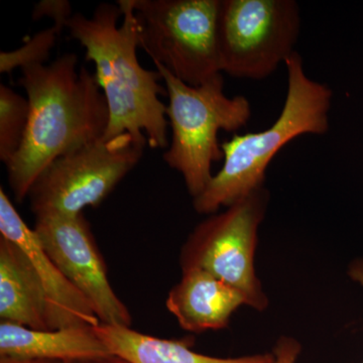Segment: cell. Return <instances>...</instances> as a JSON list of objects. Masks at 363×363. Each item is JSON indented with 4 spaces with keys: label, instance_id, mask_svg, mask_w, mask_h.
I'll return each instance as SVG.
<instances>
[{
    "label": "cell",
    "instance_id": "1",
    "mask_svg": "<svg viewBox=\"0 0 363 363\" xmlns=\"http://www.w3.org/2000/svg\"><path fill=\"white\" fill-rule=\"evenodd\" d=\"M78 57L67 52L45 65L21 69L18 83L30 104L25 138L7 164L16 202L28 198L45 168L60 157L104 138L109 123L106 100L95 77Z\"/></svg>",
    "mask_w": 363,
    "mask_h": 363
},
{
    "label": "cell",
    "instance_id": "2",
    "mask_svg": "<svg viewBox=\"0 0 363 363\" xmlns=\"http://www.w3.org/2000/svg\"><path fill=\"white\" fill-rule=\"evenodd\" d=\"M71 39L84 48L86 60L95 65L94 75L109 111L104 138L130 133L147 138L152 149H168L167 105L160 96V72L140 64L138 20L133 0L100 4L92 16H72L66 25Z\"/></svg>",
    "mask_w": 363,
    "mask_h": 363
},
{
    "label": "cell",
    "instance_id": "3",
    "mask_svg": "<svg viewBox=\"0 0 363 363\" xmlns=\"http://www.w3.org/2000/svg\"><path fill=\"white\" fill-rule=\"evenodd\" d=\"M288 75L285 104L267 130L233 135L221 143L223 164L206 189L193 199L196 211L214 214L264 187L267 167L279 150L298 136L322 135L330 128L333 93L328 85L312 80L297 51L285 62Z\"/></svg>",
    "mask_w": 363,
    "mask_h": 363
},
{
    "label": "cell",
    "instance_id": "4",
    "mask_svg": "<svg viewBox=\"0 0 363 363\" xmlns=\"http://www.w3.org/2000/svg\"><path fill=\"white\" fill-rule=\"evenodd\" d=\"M166 85L167 117L172 131L164 161L185 181L193 199L213 178L214 162L223 159L219 131L235 133L247 125L252 106L247 97H228L222 74L199 86L179 80L164 66L155 64Z\"/></svg>",
    "mask_w": 363,
    "mask_h": 363
},
{
    "label": "cell",
    "instance_id": "5",
    "mask_svg": "<svg viewBox=\"0 0 363 363\" xmlns=\"http://www.w3.org/2000/svg\"><path fill=\"white\" fill-rule=\"evenodd\" d=\"M140 48L179 80L199 86L222 73L221 0H133Z\"/></svg>",
    "mask_w": 363,
    "mask_h": 363
},
{
    "label": "cell",
    "instance_id": "6",
    "mask_svg": "<svg viewBox=\"0 0 363 363\" xmlns=\"http://www.w3.org/2000/svg\"><path fill=\"white\" fill-rule=\"evenodd\" d=\"M147 138H101L60 157L40 173L28 198L35 217L77 216L97 207L143 157Z\"/></svg>",
    "mask_w": 363,
    "mask_h": 363
},
{
    "label": "cell",
    "instance_id": "7",
    "mask_svg": "<svg viewBox=\"0 0 363 363\" xmlns=\"http://www.w3.org/2000/svg\"><path fill=\"white\" fill-rule=\"evenodd\" d=\"M269 201V191L262 187L198 224L182 247V271L209 272L238 291L245 305L264 311L269 298L255 272V257Z\"/></svg>",
    "mask_w": 363,
    "mask_h": 363
},
{
    "label": "cell",
    "instance_id": "8",
    "mask_svg": "<svg viewBox=\"0 0 363 363\" xmlns=\"http://www.w3.org/2000/svg\"><path fill=\"white\" fill-rule=\"evenodd\" d=\"M301 30L295 0H221L222 72L262 80L295 52Z\"/></svg>",
    "mask_w": 363,
    "mask_h": 363
},
{
    "label": "cell",
    "instance_id": "9",
    "mask_svg": "<svg viewBox=\"0 0 363 363\" xmlns=\"http://www.w3.org/2000/svg\"><path fill=\"white\" fill-rule=\"evenodd\" d=\"M40 245L99 319L111 326H131L126 306L114 292L106 266L84 215L35 217Z\"/></svg>",
    "mask_w": 363,
    "mask_h": 363
},
{
    "label": "cell",
    "instance_id": "10",
    "mask_svg": "<svg viewBox=\"0 0 363 363\" xmlns=\"http://www.w3.org/2000/svg\"><path fill=\"white\" fill-rule=\"evenodd\" d=\"M0 234L18 245L35 267L47 298L50 329L95 327L100 324L89 302L45 252L35 230L26 225L2 188L0 189Z\"/></svg>",
    "mask_w": 363,
    "mask_h": 363
},
{
    "label": "cell",
    "instance_id": "11",
    "mask_svg": "<svg viewBox=\"0 0 363 363\" xmlns=\"http://www.w3.org/2000/svg\"><path fill=\"white\" fill-rule=\"evenodd\" d=\"M245 305L242 296L209 272L182 271L169 291L166 307L184 330L202 333L226 328L233 313Z\"/></svg>",
    "mask_w": 363,
    "mask_h": 363
},
{
    "label": "cell",
    "instance_id": "12",
    "mask_svg": "<svg viewBox=\"0 0 363 363\" xmlns=\"http://www.w3.org/2000/svg\"><path fill=\"white\" fill-rule=\"evenodd\" d=\"M112 354L92 326L40 330L0 323V357L67 363Z\"/></svg>",
    "mask_w": 363,
    "mask_h": 363
},
{
    "label": "cell",
    "instance_id": "13",
    "mask_svg": "<svg viewBox=\"0 0 363 363\" xmlns=\"http://www.w3.org/2000/svg\"><path fill=\"white\" fill-rule=\"evenodd\" d=\"M1 321L50 330L47 298L37 272L18 245L0 238Z\"/></svg>",
    "mask_w": 363,
    "mask_h": 363
},
{
    "label": "cell",
    "instance_id": "14",
    "mask_svg": "<svg viewBox=\"0 0 363 363\" xmlns=\"http://www.w3.org/2000/svg\"><path fill=\"white\" fill-rule=\"evenodd\" d=\"M94 330L111 352L131 363H274V352L235 358L208 357L191 350L189 343L140 333L130 327L100 323Z\"/></svg>",
    "mask_w": 363,
    "mask_h": 363
},
{
    "label": "cell",
    "instance_id": "15",
    "mask_svg": "<svg viewBox=\"0 0 363 363\" xmlns=\"http://www.w3.org/2000/svg\"><path fill=\"white\" fill-rule=\"evenodd\" d=\"M30 116L28 98L0 85V161L6 166L20 150Z\"/></svg>",
    "mask_w": 363,
    "mask_h": 363
},
{
    "label": "cell",
    "instance_id": "16",
    "mask_svg": "<svg viewBox=\"0 0 363 363\" xmlns=\"http://www.w3.org/2000/svg\"><path fill=\"white\" fill-rule=\"evenodd\" d=\"M63 30L61 26L52 25L35 33L18 49L0 52V72L9 74L16 68L45 65L52 49Z\"/></svg>",
    "mask_w": 363,
    "mask_h": 363
},
{
    "label": "cell",
    "instance_id": "17",
    "mask_svg": "<svg viewBox=\"0 0 363 363\" xmlns=\"http://www.w3.org/2000/svg\"><path fill=\"white\" fill-rule=\"evenodd\" d=\"M73 14L68 0H43L35 4L33 11V20L38 21L47 16L54 21L52 25L66 28L67 23Z\"/></svg>",
    "mask_w": 363,
    "mask_h": 363
},
{
    "label": "cell",
    "instance_id": "18",
    "mask_svg": "<svg viewBox=\"0 0 363 363\" xmlns=\"http://www.w3.org/2000/svg\"><path fill=\"white\" fill-rule=\"evenodd\" d=\"M301 344L296 339L283 336L279 339L274 346V354L276 357L274 363H296L300 355Z\"/></svg>",
    "mask_w": 363,
    "mask_h": 363
},
{
    "label": "cell",
    "instance_id": "19",
    "mask_svg": "<svg viewBox=\"0 0 363 363\" xmlns=\"http://www.w3.org/2000/svg\"><path fill=\"white\" fill-rule=\"evenodd\" d=\"M348 276L363 288V257L353 260L348 267Z\"/></svg>",
    "mask_w": 363,
    "mask_h": 363
},
{
    "label": "cell",
    "instance_id": "20",
    "mask_svg": "<svg viewBox=\"0 0 363 363\" xmlns=\"http://www.w3.org/2000/svg\"><path fill=\"white\" fill-rule=\"evenodd\" d=\"M67 363H131L128 362V360L124 359V358L121 357H117V355H109V357H97V358H90V359H83L78 360V362H72Z\"/></svg>",
    "mask_w": 363,
    "mask_h": 363
},
{
    "label": "cell",
    "instance_id": "21",
    "mask_svg": "<svg viewBox=\"0 0 363 363\" xmlns=\"http://www.w3.org/2000/svg\"><path fill=\"white\" fill-rule=\"evenodd\" d=\"M0 363H61L48 360L20 359V358L0 357Z\"/></svg>",
    "mask_w": 363,
    "mask_h": 363
}]
</instances>
